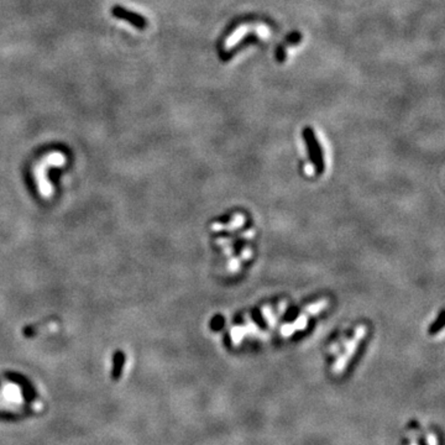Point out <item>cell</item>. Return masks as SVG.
Segmentation results:
<instances>
[{"label": "cell", "mask_w": 445, "mask_h": 445, "mask_svg": "<svg viewBox=\"0 0 445 445\" xmlns=\"http://www.w3.org/2000/svg\"><path fill=\"white\" fill-rule=\"evenodd\" d=\"M250 29H251L250 26H248V25H242V26H240L239 29H236V31L234 32V34L231 35L230 37L227 40L225 47H227V49H230V47H233L234 45H236L237 42L241 40L244 36L250 32Z\"/></svg>", "instance_id": "cell-2"}, {"label": "cell", "mask_w": 445, "mask_h": 445, "mask_svg": "<svg viewBox=\"0 0 445 445\" xmlns=\"http://www.w3.org/2000/svg\"><path fill=\"white\" fill-rule=\"evenodd\" d=\"M111 14L114 15L115 17H118L120 20H124L126 23L131 24L134 28L136 29H145L147 26V21L145 17L143 16V15L136 14V13H132L130 10H126L125 8L119 7V5H116V7H114L111 9Z\"/></svg>", "instance_id": "cell-1"}]
</instances>
